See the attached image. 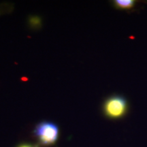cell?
<instances>
[{
  "mask_svg": "<svg viewBox=\"0 0 147 147\" xmlns=\"http://www.w3.org/2000/svg\"><path fill=\"white\" fill-rule=\"evenodd\" d=\"M34 134L42 144H53L58 138L59 128L53 123L42 122L36 126Z\"/></svg>",
  "mask_w": 147,
  "mask_h": 147,
  "instance_id": "1",
  "label": "cell"
},
{
  "mask_svg": "<svg viewBox=\"0 0 147 147\" xmlns=\"http://www.w3.org/2000/svg\"><path fill=\"white\" fill-rule=\"evenodd\" d=\"M127 103L123 97L114 96L106 100L104 106V113L108 117L119 119L125 115L127 111Z\"/></svg>",
  "mask_w": 147,
  "mask_h": 147,
  "instance_id": "2",
  "label": "cell"
},
{
  "mask_svg": "<svg viewBox=\"0 0 147 147\" xmlns=\"http://www.w3.org/2000/svg\"><path fill=\"white\" fill-rule=\"evenodd\" d=\"M114 2L118 8L130 10L135 5L136 1L134 0H115Z\"/></svg>",
  "mask_w": 147,
  "mask_h": 147,
  "instance_id": "3",
  "label": "cell"
},
{
  "mask_svg": "<svg viewBox=\"0 0 147 147\" xmlns=\"http://www.w3.org/2000/svg\"><path fill=\"white\" fill-rule=\"evenodd\" d=\"M18 147H34V146L30 144H22V145H20Z\"/></svg>",
  "mask_w": 147,
  "mask_h": 147,
  "instance_id": "4",
  "label": "cell"
}]
</instances>
